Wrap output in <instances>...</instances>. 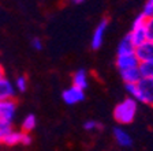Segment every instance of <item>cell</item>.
I'll use <instances>...</instances> for the list:
<instances>
[{
  "instance_id": "cell-24",
  "label": "cell",
  "mask_w": 153,
  "mask_h": 151,
  "mask_svg": "<svg viewBox=\"0 0 153 151\" xmlns=\"http://www.w3.org/2000/svg\"><path fill=\"white\" fill-rule=\"evenodd\" d=\"M71 3L75 4V6H79V4H83V0H73Z\"/></svg>"
},
{
  "instance_id": "cell-21",
  "label": "cell",
  "mask_w": 153,
  "mask_h": 151,
  "mask_svg": "<svg viewBox=\"0 0 153 151\" xmlns=\"http://www.w3.org/2000/svg\"><path fill=\"white\" fill-rule=\"evenodd\" d=\"M145 32H146V40L153 42V18L146 19V23H145Z\"/></svg>"
},
{
  "instance_id": "cell-9",
  "label": "cell",
  "mask_w": 153,
  "mask_h": 151,
  "mask_svg": "<svg viewBox=\"0 0 153 151\" xmlns=\"http://www.w3.org/2000/svg\"><path fill=\"white\" fill-rule=\"evenodd\" d=\"M135 56L140 63H149L153 61V42L145 41L142 45L135 48Z\"/></svg>"
},
{
  "instance_id": "cell-8",
  "label": "cell",
  "mask_w": 153,
  "mask_h": 151,
  "mask_svg": "<svg viewBox=\"0 0 153 151\" xmlns=\"http://www.w3.org/2000/svg\"><path fill=\"white\" fill-rule=\"evenodd\" d=\"M15 95L16 88L14 86V83L6 76L0 79V101L15 99Z\"/></svg>"
},
{
  "instance_id": "cell-7",
  "label": "cell",
  "mask_w": 153,
  "mask_h": 151,
  "mask_svg": "<svg viewBox=\"0 0 153 151\" xmlns=\"http://www.w3.org/2000/svg\"><path fill=\"white\" fill-rule=\"evenodd\" d=\"M16 109H18V105L15 99L0 101V120L13 123L16 116Z\"/></svg>"
},
{
  "instance_id": "cell-11",
  "label": "cell",
  "mask_w": 153,
  "mask_h": 151,
  "mask_svg": "<svg viewBox=\"0 0 153 151\" xmlns=\"http://www.w3.org/2000/svg\"><path fill=\"white\" fill-rule=\"evenodd\" d=\"M73 86L81 88L83 91L88 88V86H89V74H88L86 69L79 68L73 74Z\"/></svg>"
},
{
  "instance_id": "cell-3",
  "label": "cell",
  "mask_w": 153,
  "mask_h": 151,
  "mask_svg": "<svg viewBox=\"0 0 153 151\" xmlns=\"http://www.w3.org/2000/svg\"><path fill=\"white\" fill-rule=\"evenodd\" d=\"M145 23H146V18L142 14H138L135 16V19L133 21L131 25V30L128 33V37L133 41V44L135 45V48L142 45L146 40V32H145Z\"/></svg>"
},
{
  "instance_id": "cell-10",
  "label": "cell",
  "mask_w": 153,
  "mask_h": 151,
  "mask_svg": "<svg viewBox=\"0 0 153 151\" xmlns=\"http://www.w3.org/2000/svg\"><path fill=\"white\" fill-rule=\"evenodd\" d=\"M112 133H114V139L116 142V144L120 146V147H130L133 144V138H131V135L126 129L120 128V127H116V128H114Z\"/></svg>"
},
{
  "instance_id": "cell-4",
  "label": "cell",
  "mask_w": 153,
  "mask_h": 151,
  "mask_svg": "<svg viewBox=\"0 0 153 151\" xmlns=\"http://www.w3.org/2000/svg\"><path fill=\"white\" fill-rule=\"evenodd\" d=\"M107 29H108V19L102 18L99 22V25L96 26L94 32L92 34V40H90V48L93 50H99L101 48L102 42H104V37L105 33H107Z\"/></svg>"
},
{
  "instance_id": "cell-22",
  "label": "cell",
  "mask_w": 153,
  "mask_h": 151,
  "mask_svg": "<svg viewBox=\"0 0 153 151\" xmlns=\"http://www.w3.org/2000/svg\"><path fill=\"white\" fill-rule=\"evenodd\" d=\"M30 46H32L34 50L40 52V50H42V48H44V42H42L41 38L34 37V38H32V41H30Z\"/></svg>"
},
{
  "instance_id": "cell-6",
  "label": "cell",
  "mask_w": 153,
  "mask_h": 151,
  "mask_svg": "<svg viewBox=\"0 0 153 151\" xmlns=\"http://www.w3.org/2000/svg\"><path fill=\"white\" fill-rule=\"evenodd\" d=\"M116 68L119 72L126 71V69H133V68H138L140 67V60L137 59L135 53H128V55H118L116 60H115Z\"/></svg>"
},
{
  "instance_id": "cell-2",
  "label": "cell",
  "mask_w": 153,
  "mask_h": 151,
  "mask_svg": "<svg viewBox=\"0 0 153 151\" xmlns=\"http://www.w3.org/2000/svg\"><path fill=\"white\" fill-rule=\"evenodd\" d=\"M138 102L130 97H126L116 104L114 109V119L120 125L131 124L137 117Z\"/></svg>"
},
{
  "instance_id": "cell-17",
  "label": "cell",
  "mask_w": 153,
  "mask_h": 151,
  "mask_svg": "<svg viewBox=\"0 0 153 151\" xmlns=\"http://www.w3.org/2000/svg\"><path fill=\"white\" fill-rule=\"evenodd\" d=\"M13 129V123H8V121H3L0 120V142L3 143L4 138H6L8 133H11Z\"/></svg>"
},
{
  "instance_id": "cell-23",
  "label": "cell",
  "mask_w": 153,
  "mask_h": 151,
  "mask_svg": "<svg viewBox=\"0 0 153 151\" xmlns=\"http://www.w3.org/2000/svg\"><path fill=\"white\" fill-rule=\"evenodd\" d=\"M30 143H32V136H30V133H25V132H23L22 144H23V146H29Z\"/></svg>"
},
{
  "instance_id": "cell-19",
  "label": "cell",
  "mask_w": 153,
  "mask_h": 151,
  "mask_svg": "<svg viewBox=\"0 0 153 151\" xmlns=\"http://www.w3.org/2000/svg\"><path fill=\"white\" fill-rule=\"evenodd\" d=\"M83 129L85 131H99V129H102V124L99 123V121H96V120H86L85 123H83Z\"/></svg>"
},
{
  "instance_id": "cell-12",
  "label": "cell",
  "mask_w": 153,
  "mask_h": 151,
  "mask_svg": "<svg viewBox=\"0 0 153 151\" xmlns=\"http://www.w3.org/2000/svg\"><path fill=\"white\" fill-rule=\"evenodd\" d=\"M119 74H120V79L123 80L124 85H135L142 79V75L140 72V67L133 69H126V71H122Z\"/></svg>"
},
{
  "instance_id": "cell-5",
  "label": "cell",
  "mask_w": 153,
  "mask_h": 151,
  "mask_svg": "<svg viewBox=\"0 0 153 151\" xmlns=\"http://www.w3.org/2000/svg\"><path fill=\"white\" fill-rule=\"evenodd\" d=\"M62 99H63V102L66 105L73 106V105L79 104V102H82V101L85 99V91L71 85L70 87H67L66 90H63V93H62Z\"/></svg>"
},
{
  "instance_id": "cell-16",
  "label": "cell",
  "mask_w": 153,
  "mask_h": 151,
  "mask_svg": "<svg viewBox=\"0 0 153 151\" xmlns=\"http://www.w3.org/2000/svg\"><path fill=\"white\" fill-rule=\"evenodd\" d=\"M140 72L142 78L153 79V61L149 63H141L140 64Z\"/></svg>"
},
{
  "instance_id": "cell-25",
  "label": "cell",
  "mask_w": 153,
  "mask_h": 151,
  "mask_svg": "<svg viewBox=\"0 0 153 151\" xmlns=\"http://www.w3.org/2000/svg\"><path fill=\"white\" fill-rule=\"evenodd\" d=\"M1 78H4V68H3V66L0 64V79Z\"/></svg>"
},
{
  "instance_id": "cell-14",
  "label": "cell",
  "mask_w": 153,
  "mask_h": 151,
  "mask_svg": "<svg viewBox=\"0 0 153 151\" xmlns=\"http://www.w3.org/2000/svg\"><path fill=\"white\" fill-rule=\"evenodd\" d=\"M36 127H37V117L33 113H29L21 124V131L25 133H30L36 129Z\"/></svg>"
},
{
  "instance_id": "cell-13",
  "label": "cell",
  "mask_w": 153,
  "mask_h": 151,
  "mask_svg": "<svg viewBox=\"0 0 153 151\" xmlns=\"http://www.w3.org/2000/svg\"><path fill=\"white\" fill-rule=\"evenodd\" d=\"M128 53H135V45L130 40V37L124 35L118 44V49H116V56L118 55H128Z\"/></svg>"
},
{
  "instance_id": "cell-18",
  "label": "cell",
  "mask_w": 153,
  "mask_h": 151,
  "mask_svg": "<svg viewBox=\"0 0 153 151\" xmlns=\"http://www.w3.org/2000/svg\"><path fill=\"white\" fill-rule=\"evenodd\" d=\"M14 86H15L16 91L19 93H25L26 88H27V78L25 75H21L15 79V82H14Z\"/></svg>"
},
{
  "instance_id": "cell-15",
  "label": "cell",
  "mask_w": 153,
  "mask_h": 151,
  "mask_svg": "<svg viewBox=\"0 0 153 151\" xmlns=\"http://www.w3.org/2000/svg\"><path fill=\"white\" fill-rule=\"evenodd\" d=\"M23 139V132L22 131H13L11 133L4 138L3 143H6L7 146H15V144H22Z\"/></svg>"
},
{
  "instance_id": "cell-1",
  "label": "cell",
  "mask_w": 153,
  "mask_h": 151,
  "mask_svg": "<svg viewBox=\"0 0 153 151\" xmlns=\"http://www.w3.org/2000/svg\"><path fill=\"white\" fill-rule=\"evenodd\" d=\"M126 93L138 104L153 106V79L142 78L135 85H124Z\"/></svg>"
},
{
  "instance_id": "cell-20",
  "label": "cell",
  "mask_w": 153,
  "mask_h": 151,
  "mask_svg": "<svg viewBox=\"0 0 153 151\" xmlns=\"http://www.w3.org/2000/svg\"><path fill=\"white\" fill-rule=\"evenodd\" d=\"M141 14H142L146 19L153 18V0L145 1V4H143V7H142V13Z\"/></svg>"
}]
</instances>
